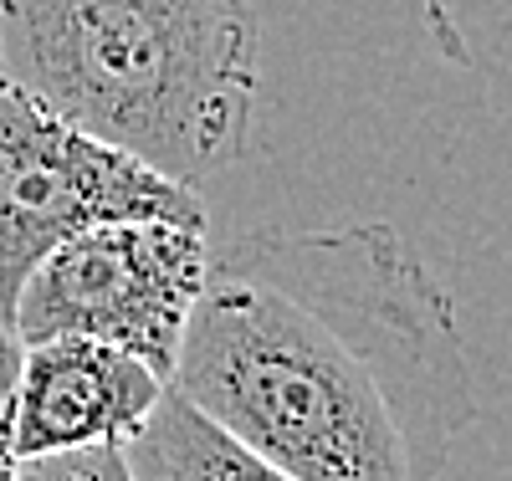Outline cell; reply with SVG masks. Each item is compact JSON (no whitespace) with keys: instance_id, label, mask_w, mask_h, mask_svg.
<instances>
[{"instance_id":"6da1fadb","label":"cell","mask_w":512,"mask_h":481,"mask_svg":"<svg viewBox=\"0 0 512 481\" xmlns=\"http://www.w3.org/2000/svg\"><path fill=\"white\" fill-rule=\"evenodd\" d=\"M169 389L292 481H436L482 420L456 302L384 221L210 251Z\"/></svg>"},{"instance_id":"7a4b0ae2","label":"cell","mask_w":512,"mask_h":481,"mask_svg":"<svg viewBox=\"0 0 512 481\" xmlns=\"http://www.w3.org/2000/svg\"><path fill=\"white\" fill-rule=\"evenodd\" d=\"M251 0H0L6 82L180 185L246 154Z\"/></svg>"},{"instance_id":"3957f363","label":"cell","mask_w":512,"mask_h":481,"mask_svg":"<svg viewBox=\"0 0 512 481\" xmlns=\"http://www.w3.org/2000/svg\"><path fill=\"white\" fill-rule=\"evenodd\" d=\"M149 215L205 226V200L36 103L26 87L0 82V328H11L26 277L67 236Z\"/></svg>"},{"instance_id":"277c9868","label":"cell","mask_w":512,"mask_h":481,"mask_svg":"<svg viewBox=\"0 0 512 481\" xmlns=\"http://www.w3.org/2000/svg\"><path fill=\"white\" fill-rule=\"evenodd\" d=\"M205 272V226L154 221V215L149 221H103L67 236L26 277L11 333L21 343L98 338L169 379L190 313L205 292Z\"/></svg>"},{"instance_id":"5b68a950","label":"cell","mask_w":512,"mask_h":481,"mask_svg":"<svg viewBox=\"0 0 512 481\" xmlns=\"http://www.w3.org/2000/svg\"><path fill=\"white\" fill-rule=\"evenodd\" d=\"M169 379L144 359L98 338H41L21 343L11 441L16 461L67 446H128L164 400Z\"/></svg>"},{"instance_id":"8992f818","label":"cell","mask_w":512,"mask_h":481,"mask_svg":"<svg viewBox=\"0 0 512 481\" xmlns=\"http://www.w3.org/2000/svg\"><path fill=\"white\" fill-rule=\"evenodd\" d=\"M128 461L139 481H292L272 461L231 441L221 425H210L175 389H164L144 430L128 441Z\"/></svg>"},{"instance_id":"52a82bcc","label":"cell","mask_w":512,"mask_h":481,"mask_svg":"<svg viewBox=\"0 0 512 481\" xmlns=\"http://www.w3.org/2000/svg\"><path fill=\"white\" fill-rule=\"evenodd\" d=\"M11 481H139V471H134V461H128V446L98 441V446L21 456L11 466Z\"/></svg>"},{"instance_id":"ba28073f","label":"cell","mask_w":512,"mask_h":481,"mask_svg":"<svg viewBox=\"0 0 512 481\" xmlns=\"http://www.w3.org/2000/svg\"><path fill=\"white\" fill-rule=\"evenodd\" d=\"M16 374H21V338L11 328H0V481H11V466H16V441H11Z\"/></svg>"},{"instance_id":"9c48e42d","label":"cell","mask_w":512,"mask_h":481,"mask_svg":"<svg viewBox=\"0 0 512 481\" xmlns=\"http://www.w3.org/2000/svg\"><path fill=\"white\" fill-rule=\"evenodd\" d=\"M0 82H6V57H0Z\"/></svg>"}]
</instances>
